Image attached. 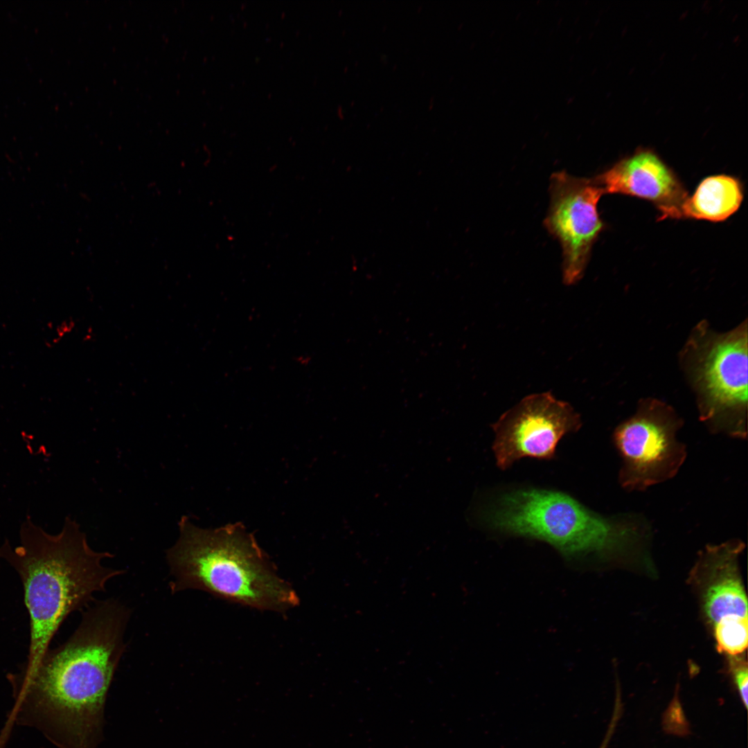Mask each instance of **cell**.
<instances>
[{
    "label": "cell",
    "instance_id": "obj_1",
    "mask_svg": "<svg viewBox=\"0 0 748 748\" xmlns=\"http://www.w3.org/2000/svg\"><path fill=\"white\" fill-rule=\"evenodd\" d=\"M130 613L116 599L97 601L66 642L33 668L8 673L14 704L5 729L33 727L58 748H97Z\"/></svg>",
    "mask_w": 748,
    "mask_h": 748
},
{
    "label": "cell",
    "instance_id": "obj_2",
    "mask_svg": "<svg viewBox=\"0 0 748 748\" xmlns=\"http://www.w3.org/2000/svg\"><path fill=\"white\" fill-rule=\"evenodd\" d=\"M19 544L6 539L0 557L19 574L30 617V644L22 670L33 668L49 649L52 639L73 612L94 602L93 594L105 591L107 581L125 571L105 567L109 552L88 544L78 523L66 517L61 531L50 534L29 516L19 529Z\"/></svg>",
    "mask_w": 748,
    "mask_h": 748
},
{
    "label": "cell",
    "instance_id": "obj_3",
    "mask_svg": "<svg viewBox=\"0 0 748 748\" xmlns=\"http://www.w3.org/2000/svg\"><path fill=\"white\" fill-rule=\"evenodd\" d=\"M179 537L166 551L172 594L190 589L260 610L284 612L299 605L253 536L240 524L214 529L184 516Z\"/></svg>",
    "mask_w": 748,
    "mask_h": 748
},
{
    "label": "cell",
    "instance_id": "obj_4",
    "mask_svg": "<svg viewBox=\"0 0 748 748\" xmlns=\"http://www.w3.org/2000/svg\"><path fill=\"white\" fill-rule=\"evenodd\" d=\"M490 525L510 535L544 541L566 556H625L650 539L641 515H600L562 492L522 488L506 492L490 510Z\"/></svg>",
    "mask_w": 748,
    "mask_h": 748
},
{
    "label": "cell",
    "instance_id": "obj_5",
    "mask_svg": "<svg viewBox=\"0 0 748 748\" xmlns=\"http://www.w3.org/2000/svg\"><path fill=\"white\" fill-rule=\"evenodd\" d=\"M682 363L697 393L700 420L711 432L746 439L747 321L722 334L701 322L684 348Z\"/></svg>",
    "mask_w": 748,
    "mask_h": 748
},
{
    "label": "cell",
    "instance_id": "obj_6",
    "mask_svg": "<svg viewBox=\"0 0 748 748\" xmlns=\"http://www.w3.org/2000/svg\"><path fill=\"white\" fill-rule=\"evenodd\" d=\"M682 425L671 407L646 399L616 427L612 440L621 460L618 482L622 488L644 491L677 474L687 456L686 445L677 436Z\"/></svg>",
    "mask_w": 748,
    "mask_h": 748
},
{
    "label": "cell",
    "instance_id": "obj_7",
    "mask_svg": "<svg viewBox=\"0 0 748 748\" xmlns=\"http://www.w3.org/2000/svg\"><path fill=\"white\" fill-rule=\"evenodd\" d=\"M581 425L580 416L569 403L549 391L528 395L492 425L497 465L506 470L526 456L552 459L559 440Z\"/></svg>",
    "mask_w": 748,
    "mask_h": 748
},
{
    "label": "cell",
    "instance_id": "obj_8",
    "mask_svg": "<svg viewBox=\"0 0 748 748\" xmlns=\"http://www.w3.org/2000/svg\"><path fill=\"white\" fill-rule=\"evenodd\" d=\"M549 194L544 225L562 247L563 283L572 285L582 277L592 246L603 229L597 206L605 192L594 178L560 171L550 177Z\"/></svg>",
    "mask_w": 748,
    "mask_h": 748
},
{
    "label": "cell",
    "instance_id": "obj_9",
    "mask_svg": "<svg viewBox=\"0 0 748 748\" xmlns=\"http://www.w3.org/2000/svg\"><path fill=\"white\" fill-rule=\"evenodd\" d=\"M742 541L729 540L700 551L688 578L704 620L717 625L748 620L747 599L739 567Z\"/></svg>",
    "mask_w": 748,
    "mask_h": 748
},
{
    "label": "cell",
    "instance_id": "obj_10",
    "mask_svg": "<svg viewBox=\"0 0 748 748\" xmlns=\"http://www.w3.org/2000/svg\"><path fill=\"white\" fill-rule=\"evenodd\" d=\"M605 193L652 202L661 218H677L686 193L673 172L653 152L641 150L594 178Z\"/></svg>",
    "mask_w": 748,
    "mask_h": 748
},
{
    "label": "cell",
    "instance_id": "obj_11",
    "mask_svg": "<svg viewBox=\"0 0 748 748\" xmlns=\"http://www.w3.org/2000/svg\"><path fill=\"white\" fill-rule=\"evenodd\" d=\"M742 198V186L737 179L724 175L709 177L699 184L691 197L684 200L677 218L723 221L738 209Z\"/></svg>",
    "mask_w": 748,
    "mask_h": 748
},
{
    "label": "cell",
    "instance_id": "obj_12",
    "mask_svg": "<svg viewBox=\"0 0 748 748\" xmlns=\"http://www.w3.org/2000/svg\"><path fill=\"white\" fill-rule=\"evenodd\" d=\"M718 652L726 657L743 654L748 643V621L719 624L712 629Z\"/></svg>",
    "mask_w": 748,
    "mask_h": 748
},
{
    "label": "cell",
    "instance_id": "obj_13",
    "mask_svg": "<svg viewBox=\"0 0 748 748\" xmlns=\"http://www.w3.org/2000/svg\"><path fill=\"white\" fill-rule=\"evenodd\" d=\"M727 667L742 702L747 707L748 665L743 654L727 657Z\"/></svg>",
    "mask_w": 748,
    "mask_h": 748
},
{
    "label": "cell",
    "instance_id": "obj_14",
    "mask_svg": "<svg viewBox=\"0 0 748 748\" xmlns=\"http://www.w3.org/2000/svg\"><path fill=\"white\" fill-rule=\"evenodd\" d=\"M664 727L670 733L686 735L688 724L680 706L678 697H675L664 716Z\"/></svg>",
    "mask_w": 748,
    "mask_h": 748
}]
</instances>
